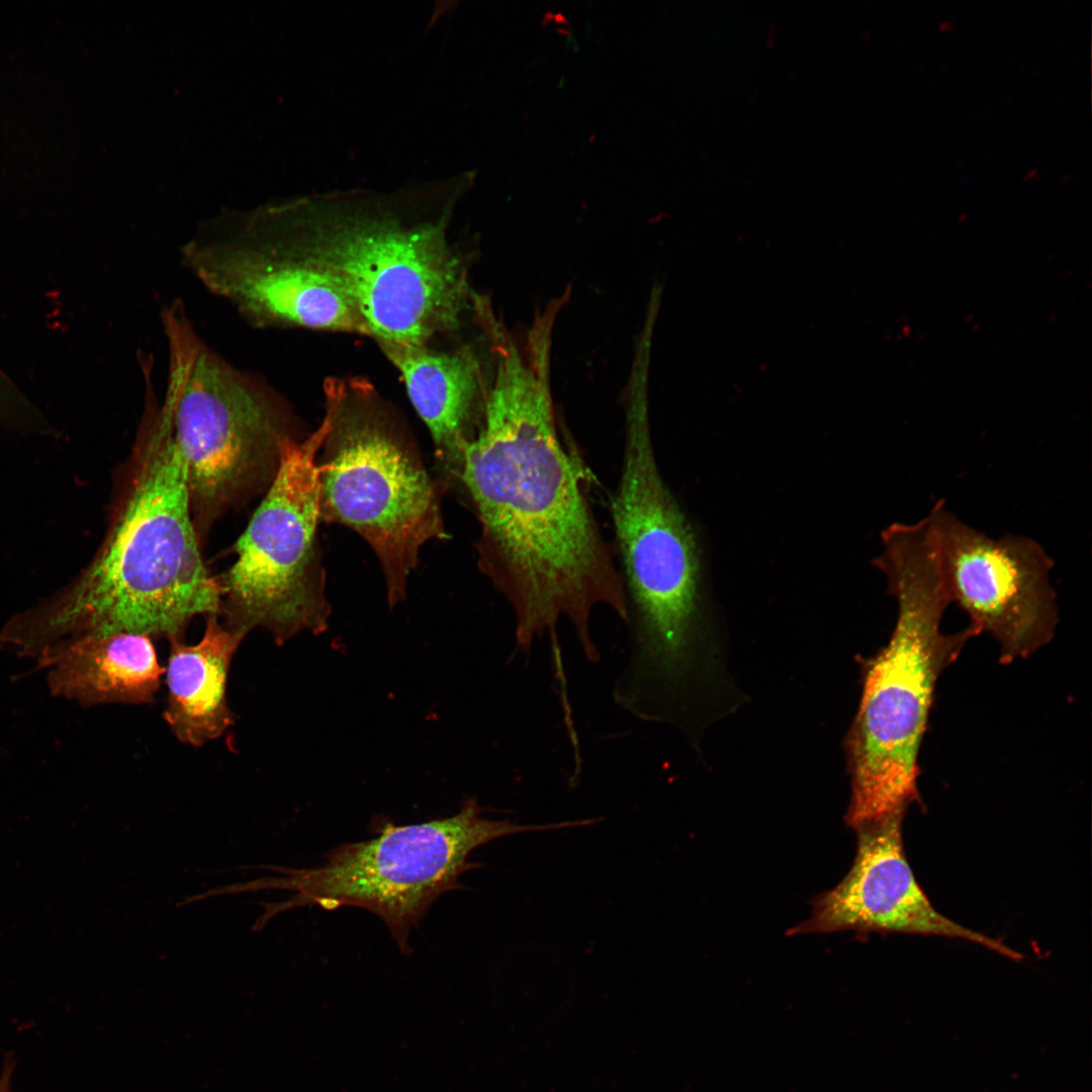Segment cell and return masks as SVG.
<instances>
[{"instance_id":"obj_1","label":"cell","mask_w":1092,"mask_h":1092,"mask_svg":"<svg viewBox=\"0 0 1092 1092\" xmlns=\"http://www.w3.org/2000/svg\"><path fill=\"white\" fill-rule=\"evenodd\" d=\"M552 330L532 326L524 349L500 341L481 420L458 484L481 526L478 564L516 618V651L567 620L585 658L600 659L590 617L599 606L628 620L622 575L560 442L550 386Z\"/></svg>"},{"instance_id":"obj_2","label":"cell","mask_w":1092,"mask_h":1092,"mask_svg":"<svg viewBox=\"0 0 1092 1092\" xmlns=\"http://www.w3.org/2000/svg\"><path fill=\"white\" fill-rule=\"evenodd\" d=\"M199 542L184 457L167 414L147 388L99 550L66 590L11 619L0 631V649L35 659L86 636L184 638L195 617L220 609L219 582L206 568Z\"/></svg>"},{"instance_id":"obj_3","label":"cell","mask_w":1092,"mask_h":1092,"mask_svg":"<svg viewBox=\"0 0 1092 1092\" xmlns=\"http://www.w3.org/2000/svg\"><path fill=\"white\" fill-rule=\"evenodd\" d=\"M927 517L896 522L881 534L874 565L897 604L887 645L867 664L861 699L849 737L853 829L918 799V756L942 672L966 643L972 625L946 634L941 622L951 600Z\"/></svg>"},{"instance_id":"obj_4","label":"cell","mask_w":1092,"mask_h":1092,"mask_svg":"<svg viewBox=\"0 0 1092 1092\" xmlns=\"http://www.w3.org/2000/svg\"><path fill=\"white\" fill-rule=\"evenodd\" d=\"M301 210L257 216L225 238L327 273L378 344H430L459 329L471 292L465 261L443 223L410 221L381 208Z\"/></svg>"},{"instance_id":"obj_5","label":"cell","mask_w":1092,"mask_h":1092,"mask_svg":"<svg viewBox=\"0 0 1092 1092\" xmlns=\"http://www.w3.org/2000/svg\"><path fill=\"white\" fill-rule=\"evenodd\" d=\"M646 383L635 378L628 389L622 470L611 503L629 625L628 657L614 690L634 705L663 702L689 668L701 580L697 537L656 461Z\"/></svg>"},{"instance_id":"obj_6","label":"cell","mask_w":1092,"mask_h":1092,"mask_svg":"<svg viewBox=\"0 0 1092 1092\" xmlns=\"http://www.w3.org/2000/svg\"><path fill=\"white\" fill-rule=\"evenodd\" d=\"M161 324L168 363L158 399L185 460L201 540L230 510L266 492L284 444L300 437L285 398L265 377L212 348L180 300L162 308Z\"/></svg>"},{"instance_id":"obj_7","label":"cell","mask_w":1092,"mask_h":1092,"mask_svg":"<svg viewBox=\"0 0 1092 1092\" xmlns=\"http://www.w3.org/2000/svg\"><path fill=\"white\" fill-rule=\"evenodd\" d=\"M324 392L321 522L346 526L369 544L392 610L405 599L422 547L449 537L441 511L447 487L430 475L403 424L369 381L332 377Z\"/></svg>"},{"instance_id":"obj_8","label":"cell","mask_w":1092,"mask_h":1092,"mask_svg":"<svg viewBox=\"0 0 1092 1092\" xmlns=\"http://www.w3.org/2000/svg\"><path fill=\"white\" fill-rule=\"evenodd\" d=\"M485 808L468 798L449 817L418 824L396 825L384 817L371 824L373 838L338 845L323 864L296 869L275 864L264 869L281 876H264L214 889L216 896L263 890L293 892L290 899L261 902L264 911L252 929L261 931L281 912L317 905L367 909L385 923L403 954L411 930L442 894L461 889V876L482 864L469 860L473 850L492 840L525 832L570 828V821L521 824L484 817Z\"/></svg>"},{"instance_id":"obj_9","label":"cell","mask_w":1092,"mask_h":1092,"mask_svg":"<svg viewBox=\"0 0 1092 1092\" xmlns=\"http://www.w3.org/2000/svg\"><path fill=\"white\" fill-rule=\"evenodd\" d=\"M328 429L283 446L278 471L236 546L237 558L218 578V617L246 637L267 631L281 645L303 631L324 633L331 607L318 555V452Z\"/></svg>"},{"instance_id":"obj_10","label":"cell","mask_w":1092,"mask_h":1092,"mask_svg":"<svg viewBox=\"0 0 1092 1092\" xmlns=\"http://www.w3.org/2000/svg\"><path fill=\"white\" fill-rule=\"evenodd\" d=\"M951 600L979 633L999 646L1002 663L1032 655L1054 637L1059 622L1053 558L1035 539L993 538L967 524L945 502L926 515Z\"/></svg>"},{"instance_id":"obj_11","label":"cell","mask_w":1092,"mask_h":1092,"mask_svg":"<svg viewBox=\"0 0 1092 1092\" xmlns=\"http://www.w3.org/2000/svg\"><path fill=\"white\" fill-rule=\"evenodd\" d=\"M907 810H898L856 829L853 863L833 889L812 903L810 917L789 930L797 933L899 932L960 938L1011 960L1022 954L938 912L921 889L908 862L902 836Z\"/></svg>"},{"instance_id":"obj_12","label":"cell","mask_w":1092,"mask_h":1092,"mask_svg":"<svg viewBox=\"0 0 1092 1092\" xmlns=\"http://www.w3.org/2000/svg\"><path fill=\"white\" fill-rule=\"evenodd\" d=\"M400 373L416 412L434 443L440 480L458 484L463 454L478 429L486 389L470 347L378 344Z\"/></svg>"},{"instance_id":"obj_13","label":"cell","mask_w":1092,"mask_h":1092,"mask_svg":"<svg viewBox=\"0 0 1092 1092\" xmlns=\"http://www.w3.org/2000/svg\"><path fill=\"white\" fill-rule=\"evenodd\" d=\"M152 639L131 633L86 636L50 648L35 660L56 697L86 707L152 704L165 672Z\"/></svg>"},{"instance_id":"obj_14","label":"cell","mask_w":1092,"mask_h":1092,"mask_svg":"<svg viewBox=\"0 0 1092 1092\" xmlns=\"http://www.w3.org/2000/svg\"><path fill=\"white\" fill-rule=\"evenodd\" d=\"M244 638L228 629L218 615H209L198 642L169 640L163 717L180 742L202 746L234 724L228 680L232 660Z\"/></svg>"},{"instance_id":"obj_15","label":"cell","mask_w":1092,"mask_h":1092,"mask_svg":"<svg viewBox=\"0 0 1092 1092\" xmlns=\"http://www.w3.org/2000/svg\"><path fill=\"white\" fill-rule=\"evenodd\" d=\"M39 418V411L0 367V421L31 428Z\"/></svg>"},{"instance_id":"obj_16","label":"cell","mask_w":1092,"mask_h":1092,"mask_svg":"<svg viewBox=\"0 0 1092 1092\" xmlns=\"http://www.w3.org/2000/svg\"><path fill=\"white\" fill-rule=\"evenodd\" d=\"M15 1068V1060L12 1054H6L3 1069L0 1074V1092H11V1078Z\"/></svg>"}]
</instances>
